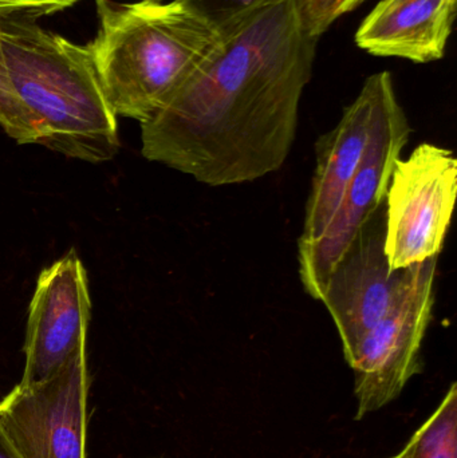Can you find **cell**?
Segmentation results:
<instances>
[{"instance_id":"obj_1","label":"cell","mask_w":457,"mask_h":458,"mask_svg":"<svg viewBox=\"0 0 457 458\" xmlns=\"http://www.w3.org/2000/svg\"><path fill=\"white\" fill-rule=\"evenodd\" d=\"M318 40L303 29L294 0L222 27L190 77L141 123L142 156L209 187L278 172L297 137Z\"/></svg>"},{"instance_id":"obj_15","label":"cell","mask_w":457,"mask_h":458,"mask_svg":"<svg viewBox=\"0 0 457 458\" xmlns=\"http://www.w3.org/2000/svg\"><path fill=\"white\" fill-rule=\"evenodd\" d=\"M188 8L208 21L215 29H222L241 16L270 4L276 0H182Z\"/></svg>"},{"instance_id":"obj_11","label":"cell","mask_w":457,"mask_h":458,"mask_svg":"<svg viewBox=\"0 0 457 458\" xmlns=\"http://www.w3.org/2000/svg\"><path fill=\"white\" fill-rule=\"evenodd\" d=\"M457 0H381L357 30L370 55L429 64L444 58Z\"/></svg>"},{"instance_id":"obj_8","label":"cell","mask_w":457,"mask_h":458,"mask_svg":"<svg viewBox=\"0 0 457 458\" xmlns=\"http://www.w3.org/2000/svg\"><path fill=\"white\" fill-rule=\"evenodd\" d=\"M385 211H378L362 228L333 269L322 303L334 320L346 362L368 333L397 301L405 269L389 267L385 255Z\"/></svg>"},{"instance_id":"obj_4","label":"cell","mask_w":457,"mask_h":458,"mask_svg":"<svg viewBox=\"0 0 457 458\" xmlns=\"http://www.w3.org/2000/svg\"><path fill=\"white\" fill-rule=\"evenodd\" d=\"M437 258L408 267L399 298L348 362L354 373L356 421L397 400L421 371V344L436 298Z\"/></svg>"},{"instance_id":"obj_6","label":"cell","mask_w":457,"mask_h":458,"mask_svg":"<svg viewBox=\"0 0 457 458\" xmlns=\"http://www.w3.org/2000/svg\"><path fill=\"white\" fill-rule=\"evenodd\" d=\"M456 195L457 160L453 150L423 142L410 157L397 160L386 191L384 242L394 271L439 256Z\"/></svg>"},{"instance_id":"obj_10","label":"cell","mask_w":457,"mask_h":458,"mask_svg":"<svg viewBox=\"0 0 457 458\" xmlns=\"http://www.w3.org/2000/svg\"><path fill=\"white\" fill-rule=\"evenodd\" d=\"M391 86L394 78L389 72L368 77L357 98L343 110L340 123L317 141L316 171L298 245L319 239L332 223L367 150L381 99Z\"/></svg>"},{"instance_id":"obj_13","label":"cell","mask_w":457,"mask_h":458,"mask_svg":"<svg viewBox=\"0 0 457 458\" xmlns=\"http://www.w3.org/2000/svg\"><path fill=\"white\" fill-rule=\"evenodd\" d=\"M0 126L18 144H39V133L34 118L13 90L5 66L0 18Z\"/></svg>"},{"instance_id":"obj_7","label":"cell","mask_w":457,"mask_h":458,"mask_svg":"<svg viewBox=\"0 0 457 458\" xmlns=\"http://www.w3.org/2000/svg\"><path fill=\"white\" fill-rule=\"evenodd\" d=\"M86 342L50 378L18 385L0 403V433L18 458H88Z\"/></svg>"},{"instance_id":"obj_19","label":"cell","mask_w":457,"mask_h":458,"mask_svg":"<svg viewBox=\"0 0 457 458\" xmlns=\"http://www.w3.org/2000/svg\"><path fill=\"white\" fill-rule=\"evenodd\" d=\"M157 2H164V0H157Z\"/></svg>"},{"instance_id":"obj_17","label":"cell","mask_w":457,"mask_h":458,"mask_svg":"<svg viewBox=\"0 0 457 458\" xmlns=\"http://www.w3.org/2000/svg\"><path fill=\"white\" fill-rule=\"evenodd\" d=\"M0 458H18L13 454V449L10 448L7 443H5L4 437L0 433Z\"/></svg>"},{"instance_id":"obj_3","label":"cell","mask_w":457,"mask_h":458,"mask_svg":"<svg viewBox=\"0 0 457 458\" xmlns=\"http://www.w3.org/2000/svg\"><path fill=\"white\" fill-rule=\"evenodd\" d=\"M8 77L34 118L39 145L98 164L120 150L117 115L99 82L90 48L27 19H2Z\"/></svg>"},{"instance_id":"obj_18","label":"cell","mask_w":457,"mask_h":458,"mask_svg":"<svg viewBox=\"0 0 457 458\" xmlns=\"http://www.w3.org/2000/svg\"><path fill=\"white\" fill-rule=\"evenodd\" d=\"M389 458H404V452H400V454H397L396 456L389 457Z\"/></svg>"},{"instance_id":"obj_12","label":"cell","mask_w":457,"mask_h":458,"mask_svg":"<svg viewBox=\"0 0 457 458\" xmlns=\"http://www.w3.org/2000/svg\"><path fill=\"white\" fill-rule=\"evenodd\" d=\"M404 458H457V385L402 449Z\"/></svg>"},{"instance_id":"obj_9","label":"cell","mask_w":457,"mask_h":458,"mask_svg":"<svg viewBox=\"0 0 457 458\" xmlns=\"http://www.w3.org/2000/svg\"><path fill=\"white\" fill-rule=\"evenodd\" d=\"M91 301L88 274L74 250L42 271L30 303L23 377L30 386L50 378L88 342Z\"/></svg>"},{"instance_id":"obj_14","label":"cell","mask_w":457,"mask_h":458,"mask_svg":"<svg viewBox=\"0 0 457 458\" xmlns=\"http://www.w3.org/2000/svg\"><path fill=\"white\" fill-rule=\"evenodd\" d=\"M303 29L321 38L335 21L356 10L365 0H294Z\"/></svg>"},{"instance_id":"obj_2","label":"cell","mask_w":457,"mask_h":458,"mask_svg":"<svg viewBox=\"0 0 457 458\" xmlns=\"http://www.w3.org/2000/svg\"><path fill=\"white\" fill-rule=\"evenodd\" d=\"M89 43L113 113L149 120L190 77L219 35L182 0H97Z\"/></svg>"},{"instance_id":"obj_16","label":"cell","mask_w":457,"mask_h":458,"mask_svg":"<svg viewBox=\"0 0 457 458\" xmlns=\"http://www.w3.org/2000/svg\"><path fill=\"white\" fill-rule=\"evenodd\" d=\"M80 0H0V18H13V16L51 15L72 7Z\"/></svg>"},{"instance_id":"obj_5","label":"cell","mask_w":457,"mask_h":458,"mask_svg":"<svg viewBox=\"0 0 457 458\" xmlns=\"http://www.w3.org/2000/svg\"><path fill=\"white\" fill-rule=\"evenodd\" d=\"M412 128L394 85L384 94L367 150L329 227L310 244L298 245L300 277L306 293L322 301L327 279L362 228L385 201L389 180Z\"/></svg>"}]
</instances>
